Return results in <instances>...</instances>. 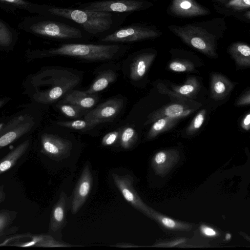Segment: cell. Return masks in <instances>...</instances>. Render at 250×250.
<instances>
[{
  "label": "cell",
  "instance_id": "obj_18",
  "mask_svg": "<svg viewBox=\"0 0 250 250\" xmlns=\"http://www.w3.org/2000/svg\"><path fill=\"white\" fill-rule=\"evenodd\" d=\"M98 100L96 93L88 94L85 91L73 89L63 97L62 102L69 103L87 110L94 106Z\"/></svg>",
  "mask_w": 250,
  "mask_h": 250
},
{
  "label": "cell",
  "instance_id": "obj_44",
  "mask_svg": "<svg viewBox=\"0 0 250 250\" xmlns=\"http://www.w3.org/2000/svg\"><path fill=\"white\" fill-rule=\"evenodd\" d=\"M218 1L219 2H222V3H225L226 1H227L228 0H216Z\"/></svg>",
  "mask_w": 250,
  "mask_h": 250
},
{
  "label": "cell",
  "instance_id": "obj_31",
  "mask_svg": "<svg viewBox=\"0 0 250 250\" xmlns=\"http://www.w3.org/2000/svg\"><path fill=\"white\" fill-rule=\"evenodd\" d=\"M224 4L226 8L236 12L246 11L250 8V0H228Z\"/></svg>",
  "mask_w": 250,
  "mask_h": 250
},
{
  "label": "cell",
  "instance_id": "obj_8",
  "mask_svg": "<svg viewBox=\"0 0 250 250\" xmlns=\"http://www.w3.org/2000/svg\"><path fill=\"white\" fill-rule=\"evenodd\" d=\"M34 124L27 116H18L10 121L0 132V149L28 132Z\"/></svg>",
  "mask_w": 250,
  "mask_h": 250
},
{
  "label": "cell",
  "instance_id": "obj_2",
  "mask_svg": "<svg viewBox=\"0 0 250 250\" xmlns=\"http://www.w3.org/2000/svg\"><path fill=\"white\" fill-rule=\"evenodd\" d=\"M42 16L65 19L79 24L86 33L100 35L110 31L119 21V15L104 12L85 10L78 8L39 5L38 13Z\"/></svg>",
  "mask_w": 250,
  "mask_h": 250
},
{
  "label": "cell",
  "instance_id": "obj_11",
  "mask_svg": "<svg viewBox=\"0 0 250 250\" xmlns=\"http://www.w3.org/2000/svg\"><path fill=\"white\" fill-rule=\"evenodd\" d=\"M113 182L125 200L132 206L142 212L148 214V208L139 197L133 187V178L129 175L112 174Z\"/></svg>",
  "mask_w": 250,
  "mask_h": 250
},
{
  "label": "cell",
  "instance_id": "obj_20",
  "mask_svg": "<svg viewBox=\"0 0 250 250\" xmlns=\"http://www.w3.org/2000/svg\"><path fill=\"white\" fill-rule=\"evenodd\" d=\"M29 145V140L23 142L0 160V175L16 164L18 160L25 153Z\"/></svg>",
  "mask_w": 250,
  "mask_h": 250
},
{
  "label": "cell",
  "instance_id": "obj_30",
  "mask_svg": "<svg viewBox=\"0 0 250 250\" xmlns=\"http://www.w3.org/2000/svg\"><path fill=\"white\" fill-rule=\"evenodd\" d=\"M2 3L8 4L16 8H21L30 12H38L39 4L30 3L25 0H0Z\"/></svg>",
  "mask_w": 250,
  "mask_h": 250
},
{
  "label": "cell",
  "instance_id": "obj_36",
  "mask_svg": "<svg viewBox=\"0 0 250 250\" xmlns=\"http://www.w3.org/2000/svg\"><path fill=\"white\" fill-rule=\"evenodd\" d=\"M160 220L161 221L162 224L166 227L169 229L176 228V222H175L172 219L165 217H160Z\"/></svg>",
  "mask_w": 250,
  "mask_h": 250
},
{
  "label": "cell",
  "instance_id": "obj_28",
  "mask_svg": "<svg viewBox=\"0 0 250 250\" xmlns=\"http://www.w3.org/2000/svg\"><path fill=\"white\" fill-rule=\"evenodd\" d=\"M168 69L176 72H192L195 69V65L189 60L175 59L169 63Z\"/></svg>",
  "mask_w": 250,
  "mask_h": 250
},
{
  "label": "cell",
  "instance_id": "obj_21",
  "mask_svg": "<svg viewBox=\"0 0 250 250\" xmlns=\"http://www.w3.org/2000/svg\"><path fill=\"white\" fill-rule=\"evenodd\" d=\"M117 78V73L115 70L111 69L103 70L98 74L85 92L88 94H94L100 92L114 82Z\"/></svg>",
  "mask_w": 250,
  "mask_h": 250
},
{
  "label": "cell",
  "instance_id": "obj_4",
  "mask_svg": "<svg viewBox=\"0 0 250 250\" xmlns=\"http://www.w3.org/2000/svg\"><path fill=\"white\" fill-rule=\"evenodd\" d=\"M127 48V46L121 43H64L42 51L41 55L42 57L67 56L90 62L108 61L120 57Z\"/></svg>",
  "mask_w": 250,
  "mask_h": 250
},
{
  "label": "cell",
  "instance_id": "obj_42",
  "mask_svg": "<svg viewBox=\"0 0 250 250\" xmlns=\"http://www.w3.org/2000/svg\"><path fill=\"white\" fill-rule=\"evenodd\" d=\"M231 238V235L230 234H226V238L227 240H229Z\"/></svg>",
  "mask_w": 250,
  "mask_h": 250
},
{
  "label": "cell",
  "instance_id": "obj_24",
  "mask_svg": "<svg viewBox=\"0 0 250 250\" xmlns=\"http://www.w3.org/2000/svg\"><path fill=\"white\" fill-rule=\"evenodd\" d=\"M57 124L74 130L85 131L92 129L99 124L97 122L84 119L60 121L57 122Z\"/></svg>",
  "mask_w": 250,
  "mask_h": 250
},
{
  "label": "cell",
  "instance_id": "obj_6",
  "mask_svg": "<svg viewBox=\"0 0 250 250\" xmlns=\"http://www.w3.org/2000/svg\"><path fill=\"white\" fill-rule=\"evenodd\" d=\"M162 33L156 27L144 23H133L118 28L103 36L99 42L104 43H130L157 38Z\"/></svg>",
  "mask_w": 250,
  "mask_h": 250
},
{
  "label": "cell",
  "instance_id": "obj_19",
  "mask_svg": "<svg viewBox=\"0 0 250 250\" xmlns=\"http://www.w3.org/2000/svg\"><path fill=\"white\" fill-rule=\"evenodd\" d=\"M228 51L238 66H250V47L248 44L240 42H233L229 46Z\"/></svg>",
  "mask_w": 250,
  "mask_h": 250
},
{
  "label": "cell",
  "instance_id": "obj_33",
  "mask_svg": "<svg viewBox=\"0 0 250 250\" xmlns=\"http://www.w3.org/2000/svg\"><path fill=\"white\" fill-rule=\"evenodd\" d=\"M121 128L110 132L105 134L102 140L104 146H109L114 144L119 139Z\"/></svg>",
  "mask_w": 250,
  "mask_h": 250
},
{
  "label": "cell",
  "instance_id": "obj_37",
  "mask_svg": "<svg viewBox=\"0 0 250 250\" xmlns=\"http://www.w3.org/2000/svg\"><path fill=\"white\" fill-rule=\"evenodd\" d=\"M241 127L246 131H249L250 128V113L248 112L243 119L240 124Z\"/></svg>",
  "mask_w": 250,
  "mask_h": 250
},
{
  "label": "cell",
  "instance_id": "obj_22",
  "mask_svg": "<svg viewBox=\"0 0 250 250\" xmlns=\"http://www.w3.org/2000/svg\"><path fill=\"white\" fill-rule=\"evenodd\" d=\"M184 115L176 117H165L157 120L153 123L147 134L148 139H152L159 134L168 131L172 128Z\"/></svg>",
  "mask_w": 250,
  "mask_h": 250
},
{
  "label": "cell",
  "instance_id": "obj_13",
  "mask_svg": "<svg viewBox=\"0 0 250 250\" xmlns=\"http://www.w3.org/2000/svg\"><path fill=\"white\" fill-rule=\"evenodd\" d=\"M42 152L53 159L62 158L70 153V141L59 136L44 133L41 136Z\"/></svg>",
  "mask_w": 250,
  "mask_h": 250
},
{
  "label": "cell",
  "instance_id": "obj_23",
  "mask_svg": "<svg viewBox=\"0 0 250 250\" xmlns=\"http://www.w3.org/2000/svg\"><path fill=\"white\" fill-rule=\"evenodd\" d=\"M173 91L181 97L189 98L195 96L199 91L201 84L198 80L194 76L188 77L185 83L180 85L171 86Z\"/></svg>",
  "mask_w": 250,
  "mask_h": 250
},
{
  "label": "cell",
  "instance_id": "obj_38",
  "mask_svg": "<svg viewBox=\"0 0 250 250\" xmlns=\"http://www.w3.org/2000/svg\"><path fill=\"white\" fill-rule=\"evenodd\" d=\"M202 232L205 235L209 237L214 236L216 235V232L213 229L206 226L201 227Z\"/></svg>",
  "mask_w": 250,
  "mask_h": 250
},
{
  "label": "cell",
  "instance_id": "obj_27",
  "mask_svg": "<svg viewBox=\"0 0 250 250\" xmlns=\"http://www.w3.org/2000/svg\"><path fill=\"white\" fill-rule=\"evenodd\" d=\"M58 107L64 116L71 119L78 118L86 111L77 105L62 102L58 104Z\"/></svg>",
  "mask_w": 250,
  "mask_h": 250
},
{
  "label": "cell",
  "instance_id": "obj_43",
  "mask_svg": "<svg viewBox=\"0 0 250 250\" xmlns=\"http://www.w3.org/2000/svg\"><path fill=\"white\" fill-rule=\"evenodd\" d=\"M4 100L0 99V107L4 104Z\"/></svg>",
  "mask_w": 250,
  "mask_h": 250
},
{
  "label": "cell",
  "instance_id": "obj_29",
  "mask_svg": "<svg viewBox=\"0 0 250 250\" xmlns=\"http://www.w3.org/2000/svg\"><path fill=\"white\" fill-rule=\"evenodd\" d=\"M206 114V110L202 109L196 115L190 124L186 128V132L187 134L193 135L199 130L204 124Z\"/></svg>",
  "mask_w": 250,
  "mask_h": 250
},
{
  "label": "cell",
  "instance_id": "obj_34",
  "mask_svg": "<svg viewBox=\"0 0 250 250\" xmlns=\"http://www.w3.org/2000/svg\"><path fill=\"white\" fill-rule=\"evenodd\" d=\"M236 105L242 106L249 105L250 104V91L248 90L240 96L236 102Z\"/></svg>",
  "mask_w": 250,
  "mask_h": 250
},
{
  "label": "cell",
  "instance_id": "obj_40",
  "mask_svg": "<svg viewBox=\"0 0 250 250\" xmlns=\"http://www.w3.org/2000/svg\"><path fill=\"white\" fill-rule=\"evenodd\" d=\"M244 16L246 17V18L249 20H250V9L245 11V13L244 14Z\"/></svg>",
  "mask_w": 250,
  "mask_h": 250
},
{
  "label": "cell",
  "instance_id": "obj_16",
  "mask_svg": "<svg viewBox=\"0 0 250 250\" xmlns=\"http://www.w3.org/2000/svg\"><path fill=\"white\" fill-rule=\"evenodd\" d=\"M234 83L225 76L212 74L210 79V97L215 100L226 98L234 87Z\"/></svg>",
  "mask_w": 250,
  "mask_h": 250
},
{
  "label": "cell",
  "instance_id": "obj_10",
  "mask_svg": "<svg viewBox=\"0 0 250 250\" xmlns=\"http://www.w3.org/2000/svg\"><path fill=\"white\" fill-rule=\"evenodd\" d=\"M167 13L178 18H193L208 15L210 11L195 0H171Z\"/></svg>",
  "mask_w": 250,
  "mask_h": 250
},
{
  "label": "cell",
  "instance_id": "obj_25",
  "mask_svg": "<svg viewBox=\"0 0 250 250\" xmlns=\"http://www.w3.org/2000/svg\"><path fill=\"white\" fill-rule=\"evenodd\" d=\"M137 135L135 129L131 126H126L121 128L119 141L120 145L123 148H130L137 140Z\"/></svg>",
  "mask_w": 250,
  "mask_h": 250
},
{
  "label": "cell",
  "instance_id": "obj_17",
  "mask_svg": "<svg viewBox=\"0 0 250 250\" xmlns=\"http://www.w3.org/2000/svg\"><path fill=\"white\" fill-rule=\"evenodd\" d=\"M67 196L62 191L57 202L53 206L51 214L49 230L55 232L61 229L65 223Z\"/></svg>",
  "mask_w": 250,
  "mask_h": 250
},
{
  "label": "cell",
  "instance_id": "obj_1",
  "mask_svg": "<svg viewBox=\"0 0 250 250\" xmlns=\"http://www.w3.org/2000/svg\"><path fill=\"white\" fill-rule=\"evenodd\" d=\"M168 28L188 46L216 58L217 41L223 38L227 27L224 18H216L183 25H169Z\"/></svg>",
  "mask_w": 250,
  "mask_h": 250
},
{
  "label": "cell",
  "instance_id": "obj_5",
  "mask_svg": "<svg viewBox=\"0 0 250 250\" xmlns=\"http://www.w3.org/2000/svg\"><path fill=\"white\" fill-rule=\"evenodd\" d=\"M28 32L40 36L59 41L84 39L86 33L83 29L66 22L50 20H40L28 23Z\"/></svg>",
  "mask_w": 250,
  "mask_h": 250
},
{
  "label": "cell",
  "instance_id": "obj_39",
  "mask_svg": "<svg viewBox=\"0 0 250 250\" xmlns=\"http://www.w3.org/2000/svg\"><path fill=\"white\" fill-rule=\"evenodd\" d=\"M3 185L0 186V204L3 202L6 198V193Z\"/></svg>",
  "mask_w": 250,
  "mask_h": 250
},
{
  "label": "cell",
  "instance_id": "obj_14",
  "mask_svg": "<svg viewBox=\"0 0 250 250\" xmlns=\"http://www.w3.org/2000/svg\"><path fill=\"white\" fill-rule=\"evenodd\" d=\"M156 55L153 51L142 50L133 55L129 65V77L133 81L142 79L147 72Z\"/></svg>",
  "mask_w": 250,
  "mask_h": 250
},
{
  "label": "cell",
  "instance_id": "obj_26",
  "mask_svg": "<svg viewBox=\"0 0 250 250\" xmlns=\"http://www.w3.org/2000/svg\"><path fill=\"white\" fill-rule=\"evenodd\" d=\"M17 216V212L9 209L0 210V236L8 232L9 227Z\"/></svg>",
  "mask_w": 250,
  "mask_h": 250
},
{
  "label": "cell",
  "instance_id": "obj_32",
  "mask_svg": "<svg viewBox=\"0 0 250 250\" xmlns=\"http://www.w3.org/2000/svg\"><path fill=\"white\" fill-rule=\"evenodd\" d=\"M13 40V35L9 28L0 20V45L8 46Z\"/></svg>",
  "mask_w": 250,
  "mask_h": 250
},
{
  "label": "cell",
  "instance_id": "obj_15",
  "mask_svg": "<svg viewBox=\"0 0 250 250\" xmlns=\"http://www.w3.org/2000/svg\"><path fill=\"white\" fill-rule=\"evenodd\" d=\"M195 110L194 109L189 108L187 106L178 104H170L152 112L147 118L144 125L154 123L158 119L165 118L189 115Z\"/></svg>",
  "mask_w": 250,
  "mask_h": 250
},
{
  "label": "cell",
  "instance_id": "obj_41",
  "mask_svg": "<svg viewBox=\"0 0 250 250\" xmlns=\"http://www.w3.org/2000/svg\"><path fill=\"white\" fill-rule=\"evenodd\" d=\"M4 125H5L4 123H0V132L1 131V130L2 129V128H3V127L4 126Z\"/></svg>",
  "mask_w": 250,
  "mask_h": 250
},
{
  "label": "cell",
  "instance_id": "obj_9",
  "mask_svg": "<svg viewBox=\"0 0 250 250\" xmlns=\"http://www.w3.org/2000/svg\"><path fill=\"white\" fill-rule=\"evenodd\" d=\"M123 104L121 99H109L86 113L84 118L99 124L111 121L121 111Z\"/></svg>",
  "mask_w": 250,
  "mask_h": 250
},
{
  "label": "cell",
  "instance_id": "obj_12",
  "mask_svg": "<svg viewBox=\"0 0 250 250\" xmlns=\"http://www.w3.org/2000/svg\"><path fill=\"white\" fill-rule=\"evenodd\" d=\"M93 178L89 165L87 164L83 168L73 191L71 207L72 214L77 213L85 203L91 190Z\"/></svg>",
  "mask_w": 250,
  "mask_h": 250
},
{
  "label": "cell",
  "instance_id": "obj_3",
  "mask_svg": "<svg viewBox=\"0 0 250 250\" xmlns=\"http://www.w3.org/2000/svg\"><path fill=\"white\" fill-rule=\"evenodd\" d=\"M82 80L80 74L72 69L56 67L48 68L40 75L36 99L43 104L54 103L78 85Z\"/></svg>",
  "mask_w": 250,
  "mask_h": 250
},
{
  "label": "cell",
  "instance_id": "obj_7",
  "mask_svg": "<svg viewBox=\"0 0 250 250\" xmlns=\"http://www.w3.org/2000/svg\"><path fill=\"white\" fill-rule=\"evenodd\" d=\"M76 5L83 10L120 14L143 11L153 4L147 0H99Z\"/></svg>",
  "mask_w": 250,
  "mask_h": 250
},
{
  "label": "cell",
  "instance_id": "obj_35",
  "mask_svg": "<svg viewBox=\"0 0 250 250\" xmlns=\"http://www.w3.org/2000/svg\"><path fill=\"white\" fill-rule=\"evenodd\" d=\"M167 153L165 151H160L156 153L154 158V163L158 165L164 164L167 158Z\"/></svg>",
  "mask_w": 250,
  "mask_h": 250
}]
</instances>
